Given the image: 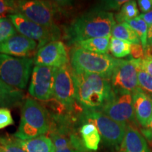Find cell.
Listing matches in <instances>:
<instances>
[{"mask_svg":"<svg viewBox=\"0 0 152 152\" xmlns=\"http://www.w3.org/2000/svg\"><path fill=\"white\" fill-rule=\"evenodd\" d=\"M19 142L26 152L56 151L54 142L49 137L45 135H41L26 140H19Z\"/></svg>","mask_w":152,"mask_h":152,"instance_id":"ac0fdd59","label":"cell"},{"mask_svg":"<svg viewBox=\"0 0 152 152\" xmlns=\"http://www.w3.org/2000/svg\"><path fill=\"white\" fill-rule=\"evenodd\" d=\"M111 36L104 37H96L85 39L76 43L77 47L97 54H107L109 51Z\"/></svg>","mask_w":152,"mask_h":152,"instance_id":"ffe728a7","label":"cell"},{"mask_svg":"<svg viewBox=\"0 0 152 152\" xmlns=\"http://www.w3.org/2000/svg\"><path fill=\"white\" fill-rule=\"evenodd\" d=\"M54 96L68 111H72L76 102V89L74 71L71 64L56 68Z\"/></svg>","mask_w":152,"mask_h":152,"instance_id":"ba28073f","label":"cell"},{"mask_svg":"<svg viewBox=\"0 0 152 152\" xmlns=\"http://www.w3.org/2000/svg\"><path fill=\"white\" fill-rule=\"evenodd\" d=\"M132 96L135 118L142 127L146 128L152 117V97L142 89L133 93Z\"/></svg>","mask_w":152,"mask_h":152,"instance_id":"9a60e30c","label":"cell"},{"mask_svg":"<svg viewBox=\"0 0 152 152\" xmlns=\"http://www.w3.org/2000/svg\"><path fill=\"white\" fill-rule=\"evenodd\" d=\"M121 149L123 152H151L144 136L131 125L127 126Z\"/></svg>","mask_w":152,"mask_h":152,"instance_id":"2e32d148","label":"cell"},{"mask_svg":"<svg viewBox=\"0 0 152 152\" xmlns=\"http://www.w3.org/2000/svg\"><path fill=\"white\" fill-rule=\"evenodd\" d=\"M24 93L0 80V108L15 107L23 103Z\"/></svg>","mask_w":152,"mask_h":152,"instance_id":"e0dca14e","label":"cell"},{"mask_svg":"<svg viewBox=\"0 0 152 152\" xmlns=\"http://www.w3.org/2000/svg\"><path fill=\"white\" fill-rule=\"evenodd\" d=\"M139 16V10L135 1H127L122 6L120 11L115 16V20L118 23H126Z\"/></svg>","mask_w":152,"mask_h":152,"instance_id":"7402d4cb","label":"cell"},{"mask_svg":"<svg viewBox=\"0 0 152 152\" xmlns=\"http://www.w3.org/2000/svg\"><path fill=\"white\" fill-rule=\"evenodd\" d=\"M33 61L35 66L57 68L69 64V55L64 42L53 41L37 49Z\"/></svg>","mask_w":152,"mask_h":152,"instance_id":"4fadbf2b","label":"cell"},{"mask_svg":"<svg viewBox=\"0 0 152 152\" xmlns=\"http://www.w3.org/2000/svg\"><path fill=\"white\" fill-rule=\"evenodd\" d=\"M109 50L115 58H123L130 54L131 45L125 41L111 37Z\"/></svg>","mask_w":152,"mask_h":152,"instance_id":"cb8c5ba5","label":"cell"},{"mask_svg":"<svg viewBox=\"0 0 152 152\" xmlns=\"http://www.w3.org/2000/svg\"><path fill=\"white\" fill-rule=\"evenodd\" d=\"M0 152H26L21 147L19 140L14 136L0 137Z\"/></svg>","mask_w":152,"mask_h":152,"instance_id":"d4e9b609","label":"cell"},{"mask_svg":"<svg viewBox=\"0 0 152 152\" xmlns=\"http://www.w3.org/2000/svg\"><path fill=\"white\" fill-rule=\"evenodd\" d=\"M116 122L130 125L135 123L132 93L121 92L114 93L111 102L101 111Z\"/></svg>","mask_w":152,"mask_h":152,"instance_id":"8fae6325","label":"cell"},{"mask_svg":"<svg viewBox=\"0 0 152 152\" xmlns=\"http://www.w3.org/2000/svg\"><path fill=\"white\" fill-rule=\"evenodd\" d=\"M114 93L135 92L141 89L138 84L137 69L131 60H118L111 77Z\"/></svg>","mask_w":152,"mask_h":152,"instance_id":"7c38bea8","label":"cell"},{"mask_svg":"<svg viewBox=\"0 0 152 152\" xmlns=\"http://www.w3.org/2000/svg\"><path fill=\"white\" fill-rule=\"evenodd\" d=\"M82 142L85 149L96 151L101 142V135L97 128L92 123H84L80 129Z\"/></svg>","mask_w":152,"mask_h":152,"instance_id":"d6986e66","label":"cell"},{"mask_svg":"<svg viewBox=\"0 0 152 152\" xmlns=\"http://www.w3.org/2000/svg\"><path fill=\"white\" fill-rule=\"evenodd\" d=\"M137 4L143 14L152 10V0H139Z\"/></svg>","mask_w":152,"mask_h":152,"instance_id":"d6a6232c","label":"cell"},{"mask_svg":"<svg viewBox=\"0 0 152 152\" xmlns=\"http://www.w3.org/2000/svg\"><path fill=\"white\" fill-rule=\"evenodd\" d=\"M55 152H84V151L77 149L73 146H70V147L59 148V149H56Z\"/></svg>","mask_w":152,"mask_h":152,"instance_id":"d590c367","label":"cell"},{"mask_svg":"<svg viewBox=\"0 0 152 152\" xmlns=\"http://www.w3.org/2000/svg\"><path fill=\"white\" fill-rule=\"evenodd\" d=\"M142 134L146 137V138L148 139L149 142H152V117L149 125L146 128L142 129Z\"/></svg>","mask_w":152,"mask_h":152,"instance_id":"836d02e7","label":"cell"},{"mask_svg":"<svg viewBox=\"0 0 152 152\" xmlns=\"http://www.w3.org/2000/svg\"><path fill=\"white\" fill-rule=\"evenodd\" d=\"M16 1H9V0H0V17H2L6 14H16Z\"/></svg>","mask_w":152,"mask_h":152,"instance_id":"f546056e","label":"cell"},{"mask_svg":"<svg viewBox=\"0 0 152 152\" xmlns=\"http://www.w3.org/2000/svg\"><path fill=\"white\" fill-rule=\"evenodd\" d=\"M152 46V25L149 26L148 29L147 35V47Z\"/></svg>","mask_w":152,"mask_h":152,"instance_id":"8d00e7d4","label":"cell"},{"mask_svg":"<svg viewBox=\"0 0 152 152\" xmlns=\"http://www.w3.org/2000/svg\"><path fill=\"white\" fill-rule=\"evenodd\" d=\"M115 23L113 14L99 9H93L77 17L66 29V36L69 43L96 37L111 35Z\"/></svg>","mask_w":152,"mask_h":152,"instance_id":"7a4b0ae2","label":"cell"},{"mask_svg":"<svg viewBox=\"0 0 152 152\" xmlns=\"http://www.w3.org/2000/svg\"><path fill=\"white\" fill-rule=\"evenodd\" d=\"M139 16H140L141 18L143 19L149 27L151 26L152 25V10H151L147 13H145V14H140Z\"/></svg>","mask_w":152,"mask_h":152,"instance_id":"e575fe53","label":"cell"},{"mask_svg":"<svg viewBox=\"0 0 152 152\" xmlns=\"http://www.w3.org/2000/svg\"><path fill=\"white\" fill-rule=\"evenodd\" d=\"M144 50L142 45H131L130 54L132 55L134 59L141 58L144 57Z\"/></svg>","mask_w":152,"mask_h":152,"instance_id":"1f68e13d","label":"cell"},{"mask_svg":"<svg viewBox=\"0 0 152 152\" xmlns=\"http://www.w3.org/2000/svg\"><path fill=\"white\" fill-rule=\"evenodd\" d=\"M71 66L76 73H94L111 80L113 69L118 60L108 54H97L80 47L72 49Z\"/></svg>","mask_w":152,"mask_h":152,"instance_id":"277c9868","label":"cell"},{"mask_svg":"<svg viewBox=\"0 0 152 152\" xmlns=\"http://www.w3.org/2000/svg\"><path fill=\"white\" fill-rule=\"evenodd\" d=\"M137 69L138 84L142 90L152 94V76L141 69Z\"/></svg>","mask_w":152,"mask_h":152,"instance_id":"4316f807","label":"cell"},{"mask_svg":"<svg viewBox=\"0 0 152 152\" xmlns=\"http://www.w3.org/2000/svg\"><path fill=\"white\" fill-rule=\"evenodd\" d=\"M83 123H92L99 132L104 143L110 147L121 146L128 125L113 121L102 111L83 109L80 115Z\"/></svg>","mask_w":152,"mask_h":152,"instance_id":"8992f818","label":"cell"},{"mask_svg":"<svg viewBox=\"0 0 152 152\" xmlns=\"http://www.w3.org/2000/svg\"><path fill=\"white\" fill-rule=\"evenodd\" d=\"M50 127L47 109L35 99L28 98L23 102L20 124L14 137L20 140H30L45 135Z\"/></svg>","mask_w":152,"mask_h":152,"instance_id":"3957f363","label":"cell"},{"mask_svg":"<svg viewBox=\"0 0 152 152\" xmlns=\"http://www.w3.org/2000/svg\"><path fill=\"white\" fill-rule=\"evenodd\" d=\"M113 37L121 39L130 45H140V37L136 32L127 23L115 24L111 32Z\"/></svg>","mask_w":152,"mask_h":152,"instance_id":"44dd1931","label":"cell"},{"mask_svg":"<svg viewBox=\"0 0 152 152\" xmlns=\"http://www.w3.org/2000/svg\"><path fill=\"white\" fill-rule=\"evenodd\" d=\"M127 1L124 0H108V1H103L99 4V8L102 10L108 11H118L121 9L122 6Z\"/></svg>","mask_w":152,"mask_h":152,"instance_id":"f1b7e54d","label":"cell"},{"mask_svg":"<svg viewBox=\"0 0 152 152\" xmlns=\"http://www.w3.org/2000/svg\"><path fill=\"white\" fill-rule=\"evenodd\" d=\"M56 68L35 66L28 88L29 94L39 101H49L54 96Z\"/></svg>","mask_w":152,"mask_h":152,"instance_id":"30bf717a","label":"cell"},{"mask_svg":"<svg viewBox=\"0 0 152 152\" xmlns=\"http://www.w3.org/2000/svg\"><path fill=\"white\" fill-rule=\"evenodd\" d=\"M126 23L138 35L140 41H141L142 46L143 47L144 52H145L147 47V35L149 26H147V24L146 23V22L143 19L140 18V16L128 20Z\"/></svg>","mask_w":152,"mask_h":152,"instance_id":"603a6c76","label":"cell"},{"mask_svg":"<svg viewBox=\"0 0 152 152\" xmlns=\"http://www.w3.org/2000/svg\"><path fill=\"white\" fill-rule=\"evenodd\" d=\"M16 7L17 13L61 35L59 28L55 23L56 9L53 4L39 0H20L16 1Z\"/></svg>","mask_w":152,"mask_h":152,"instance_id":"52a82bcc","label":"cell"},{"mask_svg":"<svg viewBox=\"0 0 152 152\" xmlns=\"http://www.w3.org/2000/svg\"><path fill=\"white\" fill-rule=\"evenodd\" d=\"M130 60L137 68L141 69L152 76V55L145 54L141 58H132Z\"/></svg>","mask_w":152,"mask_h":152,"instance_id":"83f0119b","label":"cell"},{"mask_svg":"<svg viewBox=\"0 0 152 152\" xmlns=\"http://www.w3.org/2000/svg\"><path fill=\"white\" fill-rule=\"evenodd\" d=\"M74 76L76 102L83 109L101 111L113 98L110 80L97 74L75 71Z\"/></svg>","mask_w":152,"mask_h":152,"instance_id":"6da1fadb","label":"cell"},{"mask_svg":"<svg viewBox=\"0 0 152 152\" xmlns=\"http://www.w3.org/2000/svg\"><path fill=\"white\" fill-rule=\"evenodd\" d=\"M33 64L30 57H14L0 53V80L14 88L24 90Z\"/></svg>","mask_w":152,"mask_h":152,"instance_id":"5b68a950","label":"cell"},{"mask_svg":"<svg viewBox=\"0 0 152 152\" xmlns=\"http://www.w3.org/2000/svg\"><path fill=\"white\" fill-rule=\"evenodd\" d=\"M16 30L8 17H0V43L16 35Z\"/></svg>","mask_w":152,"mask_h":152,"instance_id":"484cf974","label":"cell"},{"mask_svg":"<svg viewBox=\"0 0 152 152\" xmlns=\"http://www.w3.org/2000/svg\"><path fill=\"white\" fill-rule=\"evenodd\" d=\"M37 47L35 41L16 34L0 43V53L17 57H29Z\"/></svg>","mask_w":152,"mask_h":152,"instance_id":"5bb4252c","label":"cell"},{"mask_svg":"<svg viewBox=\"0 0 152 152\" xmlns=\"http://www.w3.org/2000/svg\"><path fill=\"white\" fill-rule=\"evenodd\" d=\"M14 121L9 108H0V130L14 125Z\"/></svg>","mask_w":152,"mask_h":152,"instance_id":"4dcf8cb0","label":"cell"},{"mask_svg":"<svg viewBox=\"0 0 152 152\" xmlns=\"http://www.w3.org/2000/svg\"><path fill=\"white\" fill-rule=\"evenodd\" d=\"M7 17L12 22L16 31L20 35L36 42H38V49L50 42L58 40L60 38V35L32 21L19 13L10 14Z\"/></svg>","mask_w":152,"mask_h":152,"instance_id":"9c48e42d","label":"cell"}]
</instances>
